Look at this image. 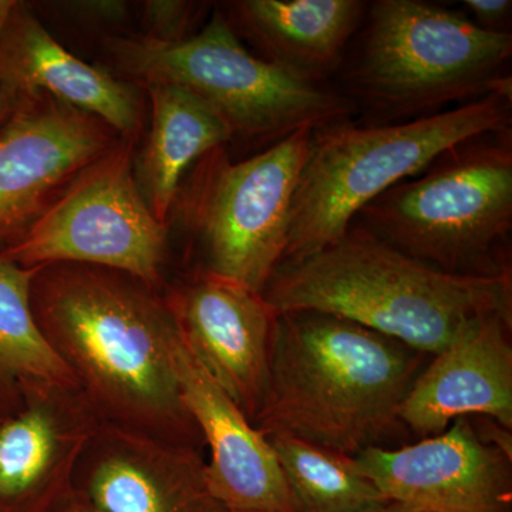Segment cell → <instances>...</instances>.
I'll use <instances>...</instances> for the list:
<instances>
[{
	"label": "cell",
	"instance_id": "6da1fadb",
	"mask_svg": "<svg viewBox=\"0 0 512 512\" xmlns=\"http://www.w3.org/2000/svg\"><path fill=\"white\" fill-rule=\"evenodd\" d=\"M33 315L103 424L202 450L181 397L177 325L164 293L100 266H39Z\"/></svg>",
	"mask_w": 512,
	"mask_h": 512
},
{
	"label": "cell",
	"instance_id": "7a4b0ae2",
	"mask_svg": "<svg viewBox=\"0 0 512 512\" xmlns=\"http://www.w3.org/2000/svg\"><path fill=\"white\" fill-rule=\"evenodd\" d=\"M421 353L348 319L319 312L278 315L271 377L254 426L356 457L404 429L399 409Z\"/></svg>",
	"mask_w": 512,
	"mask_h": 512
},
{
	"label": "cell",
	"instance_id": "3957f363",
	"mask_svg": "<svg viewBox=\"0 0 512 512\" xmlns=\"http://www.w3.org/2000/svg\"><path fill=\"white\" fill-rule=\"evenodd\" d=\"M262 295L278 315L338 316L431 356L478 320L512 316L511 274H448L355 221L328 247L281 262Z\"/></svg>",
	"mask_w": 512,
	"mask_h": 512
},
{
	"label": "cell",
	"instance_id": "277c9868",
	"mask_svg": "<svg viewBox=\"0 0 512 512\" xmlns=\"http://www.w3.org/2000/svg\"><path fill=\"white\" fill-rule=\"evenodd\" d=\"M511 33L424 0H375L350 40L338 89L365 126L406 123L512 94Z\"/></svg>",
	"mask_w": 512,
	"mask_h": 512
},
{
	"label": "cell",
	"instance_id": "5b68a950",
	"mask_svg": "<svg viewBox=\"0 0 512 512\" xmlns=\"http://www.w3.org/2000/svg\"><path fill=\"white\" fill-rule=\"evenodd\" d=\"M512 94L493 93L406 123L343 121L313 131L289 211L285 261L315 254L345 234L370 201L423 173L470 138L510 131Z\"/></svg>",
	"mask_w": 512,
	"mask_h": 512
},
{
	"label": "cell",
	"instance_id": "8992f818",
	"mask_svg": "<svg viewBox=\"0 0 512 512\" xmlns=\"http://www.w3.org/2000/svg\"><path fill=\"white\" fill-rule=\"evenodd\" d=\"M106 46L133 82L175 86L207 104L228 127L231 143L265 150L298 131L356 117L338 87L301 79L249 52L220 12L178 42L113 36Z\"/></svg>",
	"mask_w": 512,
	"mask_h": 512
},
{
	"label": "cell",
	"instance_id": "52a82bcc",
	"mask_svg": "<svg viewBox=\"0 0 512 512\" xmlns=\"http://www.w3.org/2000/svg\"><path fill=\"white\" fill-rule=\"evenodd\" d=\"M355 222L448 274H511V130L444 151L423 173L370 201Z\"/></svg>",
	"mask_w": 512,
	"mask_h": 512
},
{
	"label": "cell",
	"instance_id": "ba28073f",
	"mask_svg": "<svg viewBox=\"0 0 512 512\" xmlns=\"http://www.w3.org/2000/svg\"><path fill=\"white\" fill-rule=\"evenodd\" d=\"M312 133L298 131L241 161L229 157L227 146L214 148L192 165L171 218L200 255L197 271L264 292L284 259Z\"/></svg>",
	"mask_w": 512,
	"mask_h": 512
},
{
	"label": "cell",
	"instance_id": "9c48e42d",
	"mask_svg": "<svg viewBox=\"0 0 512 512\" xmlns=\"http://www.w3.org/2000/svg\"><path fill=\"white\" fill-rule=\"evenodd\" d=\"M134 143L121 137L0 256L23 268L100 266L161 291L171 225L151 212L134 175Z\"/></svg>",
	"mask_w": 512,
	"mask_h": 512
},
{
	"label": "cell",
	"instance_id": "30bf717a",
	"mask_svg": "<svg viewBox=\"0 0 512 512\" xmlns=\"http://www.w3.org/2000/svg\"><path fill=\"white\" fill-rule=\"evenodd\" d=\"M119 134L92 114L47 96L19 101L0 131V252L25 237Z\"/></svg>",
	"mask_w": 512,
	"mask_h": 512
},
{
	"label": "cell",
	"instance_id": "8fae6325",
	"mask_svg": "<svg viewBox=\"0 0 512 512\" xmlns=\"http://www.w3.org/2000/svg\"><path fill=\"white\" fill-rule=\"evenodd\" d=\"M164 298L192 355L255 424L268 396L278 313L262 293L200 271Z\"/></svg>",
	"mask_w": 512,
	"mask_h": 512
},
{
	"label": "cell",
	"instance_id": "7c38bea8",
	"mask_svg": "<svg viewBox=\"0 0 512 512\" xmlns=\"http://www.w3.org/2000/svg\"><path fill=\"white\" fill-rule=\"evenodd\" d=\"M357 468L392 503L420 512H511V461L461 417L436 436L370 448Z\"/></svg>",
	"mask_w": 512,
	"mask_h": 512
},
{
	"label": "cell",
	"instance_id": "4fadbf2b",
	"mask_svg": "<svg viewBox=\"0 0 512 512\" xmlns=\"http://www.w3.org/2000/svg\"><path fill=\"white\" fill-rule=\"evenodd\" d=\"M100 421L73 386L35 387L0 412V512H50L73 490Z\"/></svg>",
	"mask_w": 512,
	"mask_h": 512
},
{
	"label": "cell",
	"instance_id": "5bb4252c",
	"mask_svg": "<svg viewBox=\"0 0 512 512\" xmlns=\"http://www.w3.org/2000/svg\"><path fill=\"white\" fill-rule=\"evenodd\" d=\"M201 450L99 423L73 490L97 512H218Z\"/></svg>",
	"mask_w": 512,
	"mask_h": 512
},
{
	"label": "cell",
	"instance_id": "9a60e30c",
	"mask_svg": "<svg viewBox=\"0 0 512 512\" xmlns=\"http://www.w3.org/2000/svg\"><path fill=\"white\" fill-rule=\"evenodd\" d=\"M173 359L185 407L210 448L205 470L214 500L229 511L298 512L274 448L205 372L180 332Z\"/></svg>",
	"mask_w": 512,
	"mask_h": 512
},
{
	"label": "cell",
	"instance_id": "2e32d148",
	"mask_svg": "<svg viewBox=\"0 0 512 512\" xmlns=\"http://www.w3.org/2000/svg\"><path fill=\"white\" fill-rule=\"evenodd\" d=\"M512 316L478 320L420 370L399 409L404 429L436 436L461 417L512 430Z\"/></svg>",
	"mask_w": 512,
	"mask_h": 512
},
{
	"label": "cell",
	"instance_id": "e0dca14e",
	"mask_svg": "<svg viewBox=\"0 0 512 512\" xmlns=\"http://www.w3.org/2000/svg\"><path fill=\"white\" fill-rule=\"evenodd\" d=\"M0 92L12 103L47 96L92 114L120 137L137 140L140 100L130 84L64 49L25 3L0 33Z\"/></svg>",
	"mask_w": 512,
	"mask_h": 512
},
{
	"label": "cell",
	"instance_id": "ac0fdd59",
	"mask_svg": "<svg viewBox=\"0 0 512 512\" xmlns=\"http://www.w3.org/2000/svg\"><path fill=\"white\" fill-rule=\"evenodd\" d=\"M367 3L363 0H239L222 13L261 59L315 83L336 76Z\"/></svg>",
	"mask_w": 512,
	"mask_h": 512
},
{
	"label": "cell",
	"instance_id": "d6986e66",
	"mask_svg": "<svg viewBox=\"0 0 512 512\" xmlns=\"http://www.w3.org/2000/svg\"><path fill=\"white\" fill-rule=\"evenodd\" d=\"M151 100L146 146L134 175L151 212L170 224L178 191L192 165L214 148L231 144L224 121L191 93L168 84L144 86Z\"/></svg>",
	"mask_w": 512,
	"mask_h": 512
},
{
	"label": "cell",
	"instance_id": "ffe728a7",
	"mask_svg": "<svg viewBox=\"0 0 512 512\" xmlns=\"http://www.w3.org/2000/svg\"><path fill=\"white\" fill-rule=\"evenodd\" d=\"M37 269L0 256V412L35 387H77L33 315L30 291Z\"/></svg>",
	"mask_w": 512,
	"mask_h": 512
},
{
	"label": "cell",
	"instance_id": "44dd1931",
	"mask_svg": "<svg viewBox=\"0 0 512 512\" xmlns=\"http://www.w3.org/2000/svg\"><path fill=\"white\" fill-rule=\"evenodd\" d=\"M274 448L298 512H376L392 501L357 468L355 458L292 437L266 439Z\"/></svg>",
	"mask_w": 512,
	"mask_h": 512
},
{
	"label": "cell",
	"instance_id": "7402d4cb",
	"mask_svg": "<svg viewBox=\"0 0 512 512\" xmlns=\"http://www.w3.org/2000/svg\"><path fill=\"white\" fill-rule=\"evenodd\" d=\"M202 6L192 2H173V0H158L144 3V20L148 28L147 37L163 40V42H178L188 37V29L197 18Z\"/></svg>",
	"mask_w": 512,
	"mask_h": 512
},
{
	"label": "cell",
	"instance_id": "603a6c76",
	"mask_svg": "<svg viewBox=\"0 0 512 512\" xmlns=\"http://www.w3.org/2000/svg\"><path fill=\"white\" fill-rule=\"evenodd\" d=\"M466 15L478 28L491 33H511V0H463Z\"/></svg>",
	"mask_w": 512,
	"mask_h": 512
},
{
	"label": "cell",
	"instance_id": "cb8c5ba5",
	"mask_svg": "<svg viewBox=\"0 0 512 512\" xmlns=\"http://www.w3.org/2000/svg\"><path fill=\"white\" fill-rule=\"evenodd\" d=\"M73 9L84 18L94 20H113L117 22L124 15V3L121 2H79L72 3Z\"/></svg>",
	"mask_w": 512,
	"mask_h": 512
},
{
	"label": "cell",
	"instance_id": "d4e9b609",
	"mask_svg": "<svg viewBox=\"0 0 512 512\" xmlns=\"http://www.w3.org/2000/svg\"><path fill=\"white\" fill-rule=\"evenodd\" d=\"M50 512H97L94 510L92 505L87 503L86 498L83 495L77 493V491H70L69 494L64 495L62 500L59 501L52 508Z\"/></svg>",
	"mask_w": 512,
	"mask_h": 512
},
{
	"label": "cell",
	"instance_id": "484cf974",
	"mask_svg": "<svg viewBox=\"0 0 512 512\" xmlns=\"http://www.w3.org/2000/svg\"><path fill=\"white\" fill-rule=\"evenodd\" d=\"M18 6L16 0H0V33L3 32L5 26L8 25L13 10Z\"/></svg>",
	"mask_w": 512,
	"mask_h": 512
},
{
	"label": "cell",
	"instance_id": "4316f807",
	"mask_svg": "<svg viewBox=\"0 0 512 512\" xmlns=\"http://www.w3.org/2000/svg\"><path fill=\"white\" fill-rule=\"evenodd\" d=\"M13 106L12 103L8 99H6L5 94L0 92V131L2 128L6 126L10 117L13 114Z\"/></svg>",
	"mask_w": 512,
	"mask_h": 512
},
{
	"label": "cell",
	"instance_id": "83f0119b",
	"mask_svg": "<svg viewBox=\"0 0 512 512\" xmlns=\"http://www.w3.org/2000/svg\"><path fill=\"white\" fill-rule=\"evenodd\" d=\"M376 512H420L414 510V508L409 507V505H404L400 503H390L387 507L382 508V510Z\"/></svg>",
	"mask_w": 512,
	"mask_h": 512
},
{
	"label": "cell",
	"instance_id": "f1b7e54d",
	"mask_svg": "<svg viewBox=\"0 0 512 512\" xmlns=\"http://www.w3.org/2000/svg\"><path fill=\"white\" fill-rule=\"evenodd\" d=\"M218 512H242V511H229V510H224V508H221V510Z\"/></svg>",
	"mask_w": 512,
	"mask_h": 512
}]
</instances>
